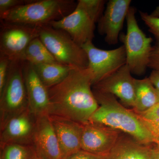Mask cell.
I'll return each mask as SVG.
<instances>
[{
  "label": "cell",
  "mask_w": 159,
  "mask_h": 159,
  "mask_svg": "<svg viewBox=\"0 0 159 159\" xmlns=\"http://www.w3.org/2000/svg\"><path fill=\"white\" fill-rule=\"evenodd\" d=\"M39 38L57 62L74 68L88 66L85 51L65 31L49 25L42 26L39 28Z\"/></svg>",
  "instance_id": "obj_5"
},
{
  "label": "cell",
  "mask_w": 159,
  "mask_h": 159,
  "mask_svg": "<svg viewBox=\"0 0 159 159\" xmlns=\"http://www.w3.org/2000/svg\"><path fill=\"white\" fill-rule=\"evenodd\" d=\"M32 145L43 159H62V153L49 115L36 118Z\"/></svg>",
  "instance_id": "obj_14"
},
{
  "label": "cell",
  "mask_w": 159,
  "mask_h": 159,
  "mask_svg": "<svg viewBox=\"0 0 159 159\" xmlns=\"http://www.w3.org/2000/svg\"><path fill=\"white\" fill-rule=\"evenodd\" d=\"M11 62V60L8 57L0 55V93L6 84Z\"/></svg>",
  "instance_id": "obj_24"
},
{
  "label": "cell",
  "mask_w": 159,
  "mask_h": 159,
  "mask_svg": "<svg viewBox=\"0 0 159 159\" xmlns=\"http://www.w3.org/2000/svg\"><path fill=\"white\" fill-rule=\"evenodd\" d=\"M85 51L92 85L109 77L126 64L125 48L122 45L117 48L104 50L95 47L92 41L82 46Z\"/></svg>",
  "instance_id": "obj_7"
},
{
  "label": "cell",
  "mask_w": 159,
  "mask_h": 159,
  "mask_svg": "<svg viewBox=\"0 0 159 159\" xmlns=\"http://www.w3.org/2000/svg\"><path fill=\"white\" fill-rule=\"evenodd\" d=\"M125 64L116 72L92 85V90L112 94L125 106L134 108L135 101L134 79Z\"/></svg>",
  "instance_id": "obj_10"
},
{
  "label": "cell",
  "mask_w": 159,
  "mask_h": 159,
  "mask_svg": "<svg viewBox=\"0 0 159 159\" xmlns=\"http://www.w3.org/2000/svg\"><path fill=\"white\" fill-rule=\"evenodd\" d=\"M77 2L72 0H31L0 16L1 21L40 27L71 13Z\"/></svg>",
  "instance_id": "obj_3"
},
{
  "label": "cell",
  "mask_w": 159,
  "mask_h": 159,
  "mask_svg": "<svg viewBox=\"0 0 159 159\" xmlns=\"http://www.w3.org/2000/svg\"><path fill=\"white\" fill-rule=\"evenodd\" d=\"M36 120L29 108L9 119L1 128V147L10 144L32 145Z\"/></svg>",
  "instance_id": "obj_13"
},
{
  "label": "cell",
  "mask_w": 159,
  "mask_h": 159,
  "mask_svg": "<svg viewBox=\"0 0 159 159\" xmlns=\"http://www.w3.org/2000/svg\"><path fill=\"white\" fill-rule=\"evenodd\" d=\"M149 79L157 90L159 91V70H152L149 76Z\"/></svg>",
  "instance_id": "obj_29"
},
{
  "label": "cell",
  "mask_w": 159,
  "mask_h": 159,
  "mask_svg": "<svg viewBox=\"0 0 159 159\" xmlns=\"http://www.w3.org/2000/svg\"><path fill=\"white\" fill-rule=\"evenodd\" d=\"M139 14L143 21L148 27V31L155 39L148 68L159 70V17H152L147 12L142 11H139Z\"/></svg>",
  "instance_id": "obj_21"
},
{
  "label": "cell",
  "mask_w": 159,
  "mask_h": 159,
  "mask_svg": "<svg viewBox=\"0 0 159 159\" xmlns=\"http://www.w3.org/2000/svg\"><path fill=\"white\" fill-rule=\"evenodd\" d=\"M152 146L130 136L120 135L106 159H151Z\"/></svg>",
  "instance_id": "obj_17"
},
{
  "label": "cell",
  "mask_w": 159,
  "mask_h": 159,
  "mask_svg": "<svg viewBox=\"0 0 159 159\" xmlns=\"http://www.w3.org/2000/svg\"><path fill=\"white\" fill-rule=\"evenodd\" d=\"M157 93L158 98V102L159 103V91L157 90Z\"/></svg>",
  "instance_id": "obj_33"
},
{
  "label": "cell",
  "mask_w": 159,
  "mask_h": 159,
  "mask_svg": "<svg viewBox=\"0 0 159 159\" xmlns=\"http://www.w3.org/2000/svg\"><path fill=\"white\" fill-rule=\"evenodd\" d=\"M121 132L102 124L89 122L83 125L81 149L99 155H107Z\"/></svg>",
  "instance_id": "obj_11"
},
{
  "label": "cell",
  "mask_w": 159,
  "mask_h": 159,
  "mask_svg": "<svg viewBox=\"0 0 159 159\" xmlns=\"http://www.w3.org/2000/svg\"><path fill=\"white\" fill-rule=\"evenodd\" d=\"M2 159H30L34 151L33 145L10 144L1 147Z\"/></svg>",
  "instance_id": "obj_22"
},
{
  "label": "cell",
  "mask_w": 159,
  "mask_h": 159,
  "mask_svg": "<svg viewBox=\"0 0 159 159\" xmlns=\"http://www.w3.org/2000/svg\"><path fill=\"white\" fill-rule=\"evenodd\" d=\"M31 0H0V16L16 7L25 5Z\"/></svg>",
  "instance_id": "obj_26"
},
{
  "label": "cell",
  "mask_w": 159,
  "mask_h": 159,
  "mask_svg": "<svg viewBox=\"0 0 159 159\" xmlns=\"http://www.w3.org/2000/svg\"><path fill=\"white\" fill-rule=\"evenodd\" d=\"M96 22L85 9L77 2L74 11L61 19L54 21L49 25L65 31L77 44L82 47L92 41L95 37Z\"/></svg>",
  "instance_id": "obj_9"
},
{
  "label": "cell",
  "mask_w": 159,
  "mask_h": 159,
  "mask_svg": "<svg viewBox=\"0 0 159 159\" xmlns=\"http://www.w3.org/2000/svg\"><path fill=\"white\" fill-rule=\"evenodd\" d=\"M136 10L130 6L126 17L127 31L120 39L126 53V64L132 74L137 75L145 74L148 67L153 39L147 37L139 28L135 17Z\"/></svg>",
  "instance_id": "obj_4"
},
{
  "label": "cell",
  "mask_w": 159,
  "mask_h": 159,
  "mask_svg": "<svg viewBox=\"0 0 159 159\" xmlns=\"http://www.w3.org/2000/svg\"><path fill=\"white\" fill-rule=\"evenodd\" d=\"M39 28L1 21L0 55L11 61L20 59L29 44L39 37Z\"/></svg>",
  "instance_id": "obj_8"
},
{
  "label": "cell",
  "mask_w": 159,
  "mask_h": 159,
  "mask_svg": "<svg viewBox=\"0 0 159 159\" xmlns=\"http://www.w3.org/2000/svg\"><path fill=\"white\" fill-rule=\"evenodd\" d=\"M30 159H43L41 157H40L39 155L36 153L35 152V150H34V153L32 155V156L31 157V158Z\"/></svg>",
  "instance_id": "obj_32"
},
{
  "label": "cell",
  "mask_w": 159,
  "mask_h": 159,
  "mask_svg": "<svg viewBox=\"0 0 159 159\" xmlns=\"http://www.w3.org/2000/svg\"><path fill=\"white\" fill-rule=\"evenodd\" d=\"M77 2L87 11L96 22L99 21L103 14L106 1L104 0H78Z\"/></svg>",
  "instance_id": "obj_23"
},
{
  "label": "cell",
  "mask_w": 159,
  "mask_h": 159,
  "mask_svg": "<svg viewBox=\"0 0 159 159\" xmlns=\"http://www.w3.org/2000/svg\"><path fill=\"white\" fill-rule=\"evenodd\" d=\"M151 159H159V147L157 145L152 148Z\"/></svg>",
  "instance_id": "obj_30"
},
{
  "label": "cell",
  "mask_w": 159,
  "mask_h": 159,
  "mask_svg": "<svg viewBox=\"0 0 159 159\" xmlns=\"http://www.w3.org/2000/svg\"><path fill=\"white\" fill-rule=\"evenodd\" d=\"M24 61H11L9 74L0 93V127L9 119L29 108L24 75Z\"/></svg>",
  "instance_id": "obj_6"
},
{
  "label": "cell",
  "mask_w": 159,
  "mask_h": 159,
  "mask_svg": "<svg viewBox=\"0 0 159 159\" xmlns=\"http://www.w3.org/2000/svg\"><path fill=\"white\" fill-rule=\"evenodd\" d=\"M135 101L133 110L143 112L159 103L157 90L149 78L134 79Z\"/></svg>",
  "instance_id": "obj_18"
},
{
  "label": "cell",
  "mask_w": 159,
  "mask_h": 159,
  "mask_svg": "<svg viewBox=\"0 0 159 159\" xmlns=\"http://www.w3.org/2000/svg\"><path fill=\"white\" fill-rule=\"evenodd\" d=\"M20 60L32 65L58 63L39 37L34 39L29 44Z\"/></svg>",
  "instance_id": "obj_20"
},
{
  "label": "cell",
  "mask_w": 159,
  "mask_h": 159,
  "mask_svg": "<svg viewBox=\"0 0 159 159\" xmlns=\"http://www.w3.org/2000/svg\"><path fill=\"white\" fill-rule=\"evenodd\" d=\"M32 65L40 79L48 89L62 81L71 70L74 68L59 63Z\"/></svg>",
  "instance_id": "obj_19"
},
{
  "label": "cell",
  "mask_w": 159,
  "mask_h": 159,
  "mask_svg": "<svg viewBox=\"0 0 159 159\" xmlns=\"http://www.w3.org/2000/svg\"><path fill=\"white\" fill-rule=\"evenodd\" d=\"M23 75L30 111L36 118L49 115L50 102L48 88L30 63L24 61Z\"/></svg>",
  "instance_id": "obj_15"
},
{
  "label": "cell",
  "mask_w": 159,
  "mask_h": 159,
  "mask_svg": "<svg viewBox=\"0 0 159 159\" xmlns=\"http://www.w3.org/2000/svg\"><path fill=\"white\" fill-rule=\"evenodd\" d=\"M93 92L100 105L89 122L102 124L123 132L145 145L154 143L150 132L133 110L125 108L112 94Z\"/></svg>",
  "instance_id": "obj_2"
},
{
  "label": "cell",
  "mask_w": 159,
  "mask_h": 159,
  "mask_svg": "<svg viewBox=\"0 0 159 159\" xmlns=\"http://www.w3.org/2000/svg\"><path fill=\"white\" fill-rule=\"evenodd\" d=\"M61 150L62 159L81 150L83 125L73 120L49 115Z\"/></svg>",
  "instance_id": "obj_16"
},
{
  "label": "cell",
  "mask_w": 159,
  "mask_h": 159,
  "mask_svg": "<svg viewBox=\"0 0 159 159\" xmlns=\"http://www.w3.org/2000/svg\"><path fill=\"white\" fill-rule=\"evenodd\" d=\"M64 159H106V156L99 155L81 149Z\"/></svg>",
  "instance_id": "obj_27"
},
{
  "label": "cell",
  "mask_w": 159,
  "mask_h": 159,
  "mask_svg": "<svg viewBox=\"0 0 159 159\" xmlns=\"http://www.w3.org/2000/svg\"><path fill=\"white\" fill-rule=\"evenodd\" d=\"M131 0H110L104 13L98 21L99 34L105 35L109 45L116 44L130 7Z\"/></svg>",
  "instance_id": "obj_12"
},
{
  "label": "cell",
  "mask_w": 159,
  "mask_h": 159,
  "mask_svg": "<svg viewBox=\"0 0 159 159\" xmlns=\"http://www.w3.org/2000/svg\"><path fill=\"white\" fill-rule=\"evenodd\" d=\"M151 16L153 17H159V6H157L155 9L152 11L151 14Z\"/></svg>",
  "instance_id": "obj_31"
},
{
  "label": "cell",
  "mask_w": 159,
  "mask_h": 159,
  "mask_svg": "<svg viewBox=\"0 0 159 159\" xmlns=\"http://www.w3.org/2000/svg\"><path fill=\"white\" fill-rule=\"evenodd\" d=\"M139 119L150 132L153 139L154 143L159 147V120L150 121L142 118L138 115Z\"/></svg>",
  "instance_id": "obj_25"
},
{
  "label": "cell",
  "mask_w": 159,
  "mask_h": 159,
  "mask_svg": "<svg viewBox=\"0 0 159 159\" xmlns=\"http://www.w3.org/2000/svg\"><path fill=\"white\" fill-rule=\"evenodd\" d=\"M135 112L141 116L142 118L147 120H150V121H158L159 120V103L156 104L148 110L143 112L139 113L136 112Z\"/></svg>",
  "instance_id": "obj_28"
},
{
  "label": "cell",
  "mask_w": 159,
  "mask_h": 159,
  "mask_svg": "<svg viewBox=\"0 0 159 159\" xmlns=\"http://www.w3.org/2000/svg\"><path fill=\"white\" fill-rule=\"evenodd\" d=\"M48 90L49 115L63 117L84 125L99 107L92 90L87 68L72 69L62 81Z\"/></svg>",
  "instance_id": "obj_1"
}]
</instances>
